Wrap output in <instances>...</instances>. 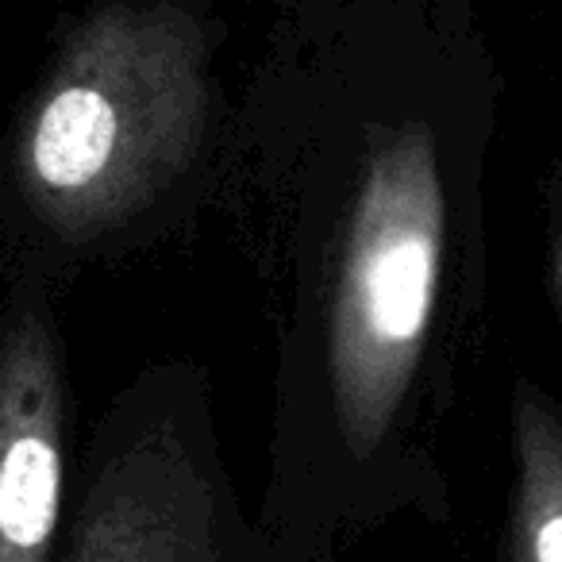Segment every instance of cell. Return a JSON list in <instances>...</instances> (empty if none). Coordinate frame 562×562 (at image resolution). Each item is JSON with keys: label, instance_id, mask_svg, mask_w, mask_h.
Wrapping results in <instances>:
<instances>
[{"label": "cell", "instance_id": "7a4b0ae2", "mask_svg": "<svg viewBox=\"0 0 562 562\" xmlns=\"http://www.w3.org/2000/svg\"><path fill=\"white\" fill-rule=\"evenodd\" d=\"M224 43L209 0H93L55 27L0 143L9 266L66 285L201 216L235 109Z\"/></svg>", "mask_w": 562, "mask_h": 562}, {"label": "cell", "instance_id": "277c9868", "mask_svg": "<svg viewBox=\"0 0 562 562\" xmlns=\"http://www.w3.org/2000/svg\"><path fill=\"white\" fill-rule=\"evenodd\" d=\"M58 285L9 266L0 305V562H50L74 459V385Z\"/></svg>", "mask_w": 562, "mask_h": 562}, {"label": "cell", "instance_id": "3957f363", "mask_svg": "<svg viewBox=\"0 0 562 562\" xmlns=\"http://www.w3.org/2000/svg\"><path fill=\"white\" fill-rule=\"evenodd\" d=\"M50 562H321L243 505L204 367L162 359L112 393L70 459Z\"/></svg>", "mask_w": 562, "mask_h": 562}, {"label": "cell", "instance_id": "8992f818", "mask_svg": "<svg viewBox=\"0 0 562 562\" xmlns=\"http://www.w3.org/2000/svg\"><path fill=\"white\" fill-rule=\"evenodd\" d=\"M547 216V285H551L554 308L562 321V162H551L539 181Z\"/></svg>", "mask_w": 562, "mask_h": 562}, {"label": "cell", "instance_id": "5b68a950", "mask_svg": "<svg viewBox=\"0 0 562 562\" xmlns=\"http://www.w3.org/2000/svg\"><path fill=\"white\" fill-rule=\"evenodd\" d=\"M513 485L501 562H562V401L531 378L508 393Z\"/></svg>", "mask_w": 562, "mask_h": 562}, {"label": "cell", "instance_id": "6da1fadb", "mask_svg": "<svg viewBox=\"0 0 562 562\" xmlns=\"http://www.w3.org/2000/svg\"><path fill=\"white\" fill-rule=\"evenodd\" d=\"M497 55L470 0H355L266 43L216 193L273 297L258 520L321 562L393 520L454 516L447 436L490 344L485 173Z\"/></svg>", "mask_w": 562, "mask_h": 562}]
</instances>
